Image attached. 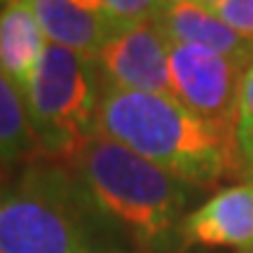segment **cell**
I'll return each mask as SVG.
<instances>
[{
	"instance_id": "obj_1",
	"label": "cell",
	"mask_w": 253,
	"mask_h": 253,
	"mask_svg": "<svg viewBox=\"0 0 253 253\" xmlns=\"http://www.w3.org/2000/svg\"><path fill=\"white\" fill-rule=\"evenodd\" d=\"M91 216L115 225L145 253L183 242L192 185L155 167L126 145L94 131L66 160Z\"/></svg>"
},
{
	"instance_id": "obj_2",
	"label": "cell",
	"mask_w": 253,
	"mask_h": 253,
	"mask_svg": "<svg viewBox=\"0 0 253 253\" xmlns=\"http://www.w3.org/2000/svg\"><path fill=\"white\" fill-rule=\"evenodd\" d=\"M96 131L192 188H211L230 176L244 178L235 136L197 118L173 96L101 80Z\"/></svg>"
},
{
	"instance_id": "obj_3",
	"label": "cell",
	"mask_w": 253,
	"mask_h": 253,
	"mask_svg": "<svg viewBox=\"0 0 253 253\" xmlns=\"http://www.w3.org/2000/svg\"><path fill=\"white\" fill-rule=\"evenodd\" d=\"M91 220L63 164L31 162L0 183V253H96Z\"/></svg>"
},
{
	"instance_id": "obj_4",
	"label": "cell",
	"mask_w": 253,
	"mask_h": 253,
	"mask_svg": "<svg viewBox=\"0 0 253 253\" xmlns=\"http://www.w3.org/2000/svg\"><path fill=\"white\" fill-rule=\"evenodd\" d=\"M24 96L38 150L49 157L66 162L96 131L101 75L94 59L47 42Z\"/></svg>"
},
{
	"instance_id": "obj_5",
	"label": "cell",
	"mask_w": 253,
	"mask_h": 253,
	"mask_svg": "<svg viewBox=\"0 0 253 253\" xmlns=\"http://www.w3.org/2000/svg\"><path fill=\"white\" fill-rule=\"evenodd\" d=\"M169 75L173 99L197 118L237 138L244 66L207 47L169 42Z\"/></svg>"
},
{
	"instance_id": "obj_6",
	"label": "cell",
	"mask_w": 253,
	"mask_h": 253,
	"mask_svg": "<svg viewBox=\"0 0 253 253\" xmlns=\"http://www.w3.org/2000/svg\"><path fill=\"white\" fill-rule=\"evenodd\" d=\"M101 80L134 91L173 96L169 75V40L150 24L118 26L94 56Z\"/></svg>"
},
{
	"instance_id": "obj_7",
	"label": "cell",
	"mask_w": 253,
	"mask_h": 253,
	"mask_svg": "<svg viewBox=\"0 0 253 253\" xmlns=\"http://www.w3.org/2000/svg\"><path fill=\"white\" fill-rule=\"evenodd\" d=\"M183 242L202 246H253V178L216 192L183 220Z\"/></svg>"
},
{
	"instance_id": "obj_8",
	"label": "cell",
	"mask_w": 253,
	"mask_h": 253,
	"mask_svg": "<svg viewBox=\"0 0 253 253\" xmlns=\"http://www.w3.org/2000/svg\"><path fill=\"white\" fill-rule=\"evenodd\" d=\"M47 42L94 59L120 26L101 0H28Z\"/></svg>"
},
{
	"instance_id": "obj_9",
	"label": "cell",
	"mask_w": 253,
	"mask_h": 253,
	"mask_svg": "<svg viewBox=\"0 0 253 253\" xmlns=\"http://www.w3.org/2000/svg\"><path fill=\"white\" fill-rule=\"evenodd\" d=\"M155 24L169 42L207 47L244 68L253 63L251 40L227 26L213 9L204 7L195 0H167Z\"/></svg>"
},
{
	"instance_id": "obj_10",
	"label": "cell",
	"mask_w": 253,
	"mask_h": 253,
	"mask_svg": "<svg viewBox=\"0 0 253 253\" xmlns=\"http://www.w3.org/2000/svg\"><path fill=\"white\" fill-rule=\"evenodd\" d=\"M45 45V33L31 2L7 0L0 7V71L17 84L21 94L28 91Z\"/></svg>"
},
{
	"instance_id": "obj_11",
	"label": "cell",
	"mask_w": 253,
	"mask_h": 253,
	"mask_svg": "<svg viewBox=\"0 0 253 253\" xmlns=\"http://www.w3.org/2000/svg\"><path fill=\"white\" fill-rule=\"evenodd\" d=\"M38 150L26 96L0 71V167L26 162Z\"/></svg>"
},
{
	"instance_id": "obj_12",
	"label": "cell",
	"mask_w": 253,
	"mask_h": 253,
	"mask_svg": "<svg viewBox=\"0 0 253 253\" xmlns=\"http://www.w3.org/2000/svg\"><path fill=\"white\" fill-rule=\"evenodd\" d=\"M237 148L242 157L244 181L253 178V63L246 68L242 99H239V120H237Z\"/></svg>"
},
{
	"instance_id": "obj_13",
	"label": "cell",
	"mask_w": 253,
	"mask_h": 253,
	"mask_svg": "<svg viewBox=\"0 0 253 253\" xmlns=\"http://www.w3.org/2000/svg\"><path fill=\"white\" fill-rule=\"evenodd\" d=\"M101 5L120 26H134L155 21L167 0H101Z\"/></svg>"
},
{
	"instance_id": "obj_14",
	"label": "cell",
	"mask_w": 253,
	"mask_h": 253,
	"mask_svg": "<svg viewBox=\"0 0 253 253\" xmlns=\"http://www.w3.org/2000/svg\"><path fill=\"white\" fill-rule=\"evenodd\" d=\"M213 12L230 28H235L237 33H242L253 42V0H225Z\"/></svg>"
},
{
	"instance_id": "obj_15",
	"label": "cell",
	"mask_w": 253,
	"mask_h": 253,
	"mask_svg": "<svg viewBox=\"0 0 253 253\" xmlns=\"http://www.w3.org/2000/svg\"><path fill=\"white\" fill-rule=\"evenodd\" d=\"M195 2H199V5H204V7H209V9H216V7H220L225 0H195Z\"/></svg>"
},
{
	"instance_id": "obj_16",
	"label": "cell",
	"mask_w": 253,
	"mask_h": 253,
	"mask_svg": "<svg viewBox=\"0 0 253 253\" xmlns=\"http://www.w3.org/2000/svg\"><path fill=\"white\" fill-rule=\"evenodd\" d=\"M239 253H253V246H249V249H242Z\"/></svg>"
},
{
	"instance_id": "obj_17",
	"label": "cell",
	"mask_w": 253,
	"mask_h": 253,
	"mask_svg": "<svg viewBox=\"0 0 253 253\" xmlns=\"http://www.w3.org/2000/svg\"><path fill=\"white\" fill-rule=\"evenodd\" d=\"M5 2H7V0H5Z\"/></svg>"
}]
</instances>
